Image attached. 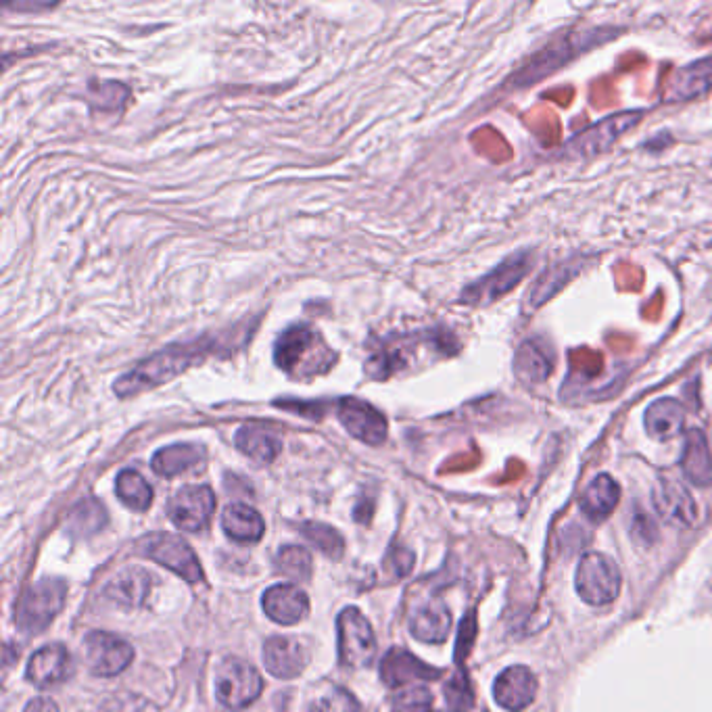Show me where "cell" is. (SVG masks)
Returning a JSON list of instances; mask_svg holds the SVG:
<instances>
[{"instance_id": "cell-38", "label": "cell", "mask_w": 712, "mask_h": 712, "mask_svg": "<svg viewBox=\"0 0 712 712\" xmlns=\"http://www.w3.org/2000/svg\"><path fill=\"white\" fill-rule=\"evenodd\" d=\"M353 708V700L345 692H332L316 700L307 712H351Z\"/></svg>"}, {"instance_id": "cell-10", "label": "cell", "mask_w": 712, "mask_h": 712, "mask_svg": "<svg viewBox=\"0 0 712 712\" xmlns=\"http://www.w3.org/2000/svg\"><path fill=\"white\" fill-rule=\"evenodd\" d=\"M213 510H216V495L207 485H186L174 493L168 504V514L174 525L182 531H201Z\"/></svg>"}, {"instance_id": "cell-26", "label": "cell", "mask_w": 712, "mask_h": 712, "mask_svg": "<svg viewBox=\"0 0 712 712\" xmlns=\"http://www.w3.org/2000/svg\"><path fill=\"white\" fill-rule=\"evenodd\" d=\"M203 456H205L203 447L195 443H176L159 449L151 460V468L159 474V477L174 479L178 474L199 466Z\"/></svg>"}, {"instance_id": "cell-2", "label": "cell", "mask_w": 712, "mask_h": 712, "mask_svg": "<svg viewBox=\"0 0 712 712\" xmlns=\"http://www.w3.org/2000/svg\"><path fill=\"white\" fill-rule=\"evenodd\" d=\"M274 362L293 378H314L326 374L337 362L318 330L307 324H295L278 337L274 345Z\"/></svg>"}, {"instance_id": "cell-30", "label": "cell", "mask_w": 712, "mask_h": 712, "mask_svg": "<svg viewBox=\"0 0 712 712\" xmlns=\"http://www.w3.org/2000/svg\"><path fill=\"white\" fill-rule=\"evenodd\" d=\"M712 88V57L681 69L671 86V97L692 99Z\"/></svg>"}, {"instance_id": "cell-5", "label": "cell", "mask_w": 712, "mask_h": 712, "mask_svg": "<svg viewBox=\"0 0 712 712\" xmlns=\"http://www.w3.org/2000/svg\"><path fill=\"white\" fill-rule=\"evenodd\" d=\"M261 690H264V681H261L253 664L234 656L220 662L216 673V694L222 706L230 710L247 708L259 698Z\"/></svg>"}, {"instance_id": "cell-15", "label": "cell", "mask_w": 712, "mask_h": 712, "mask_svg": "<svg viewBox=\"0 0 712 712\" xmlns=\"http://www.w3.org/2000/svg\"><path fill=\"white\" fill-rule=\"evenodd\" d=\"M71 669H74V664H71V656L67 648L61 644H51L32 654L26 669V677L32 685L40 687V690H49V687L67 681Z\"/></svg>"}, {"instance_id": "cell-9", "label": "cell", "mask_w": 712, "mask_h": 712, "mask_svg": "<svg viewBox=\"0 0 712 712\" xmlns=\"http://www.w3.org/2000/svg\"><path fill=\"white\" fill-rule=\"evenodd\" d=\"M639 120H642V111H625L606 117L600 124L591 126L589 130L577 134L573 140L566 142L564 155L566 157H591L608 151L621 134L631 130Z\"/></svg>"}, {"instance_id": "cell-23", "label": "cell", "mask_w": 712, "mask_h": 712, "mask_svg": "<svg viewBox=\"0 0 712 712\" xmlns=\"http://www.w3.org/2000/svg\"><path fill=\"white\" fill-rule=\"evenodd\" d=\"M234 445L259 464H272L282 449V441L272 431H268L266 426L259 424L241 426L234 435Z\"/></svg>"}, {"instance_id": "cell-1", "label": "cell", "mask_w": 712, "mask_h": 712, "mask_svg": "<svg viewBox=\"0 0 712 712\" xmlns=\"http://www.w3.org/2000/svg\"><path fill=\"white\" fill-rule=\"evenodd\" d=\"M216 347L209 345L205 339L193 341V343H176L165 347L153 355H149L147 360H142L136 364L128 374L120 376L113 385L115 395L120 397H132L140 395L149 389L161 387L165 383H170L172 378L180 376L184 370L191 368L195 362L203 360L209 351Z\"/></svg>"}, {"instance_id": "cell-40", "label": "cell", "mask_w": 712, "mask_h": 712, "mask_svg": "<svg viewBox=\"0 0 712 712\" xmlns=\"http://www.w3.org/2000/svg\"><path fill=\"white\" fill-rule=\"evenodd\" d=\"M23 712H59V708H57V704H55L51 698L40 696V698L30 700L28 706H26V710H23Z\"/></svg>"}, {"instance_id": "cell-6", "label": "cell", "mask_w": 712, "mask_h": 712, "mask_svg": "<svg viewBox=\"0 0 712 712\" xmlns=\"http://www.w3.org/2000/svg\"><path fill=\"white\" fill-rule=\"evenodd\" d=\"M138 552L155 560L157 564L170 568L172 573L188 583L203 579V568L197 560L191 545L172 533H151L138 541Z\"/></svg>"}, {"instance_id": "cell-36", "label": "cell", "mask_w": 712, "mask_h": 712, "mask_svg": "<svg viewBox=\"0 0 712 712\" xmlns=\"http://www.w3.org/2000/svg\"><path fill=\"white\" fill-rule=\"evenodd\" d=\"M631 537L637 545H646V548H650V545L658 539L656 522L648 514H635L631 520Z\"/></svg>"}, {"instance_id": "cell-22", "label": "cell", "mask_w": 712, "mask_h": 712, "mask_svg": "<svg viewBox=\"0 0 712 712\" xmlns=\"http://www.w3.org/2000/svg\"><path fill=\"white\" fill-rule=\"evenodd\" d=\"M644 424L650 437L658 441H671L683 431L685 408L677 399L671 397L658 399L646 410Z\"/></svg>"}, {"instance_id": "cell-7", "label": "cell", "mask_w": 712, "mask_h": 712, "mask_svg": "<svg viewBox=\"0 0 712 712\" xmlns=\"http://www.w3.org/2000/svg\"><path fill=\"white\" fill-rule=\"evenodd\" d=\"M339 660L343 667L362 669L376 656V637L366 616L358 608H345L339 619Z\"/></svg>"}, {"instance_id": "cell-4", "label": "cell", "mask_w": 712, "mask_h": 712, "mask_svg": "<svg viewBox=\"0 0 712 712\" xmlns=\"http://www.w3.org/2000/svg\"><path fill=\"white\" fill-rule=\"evenodd\" d=\"M575 587L583 602L591 606H606L614 602L621 591L619 566L600 552H589L577 566Z\"/></svg>"}, {"instance_id": "cell-17", "label": "cell", "mask_w": 712, "mask_h": 712, "mask_svg": "<svg viewBox=\"0 0 712 712\" xmlns=\"http://www.w3.org/2000/svg\"><path fill=\"white\" fill-rule=\"evenodd\" d=\"M537 694V679L527 667H510L500 673L493 685L495 702L506 710L527 708Z\"/></svg>"}, {"instance_id": "cell-11", "label": "cell", "mask_w": 712, "mask_h": 712, "mask_svg": "<svg viewBox=\"0 0 712 712\" xmlns=\"http://www.w3.org/2000/svg\"><path fill=\"white\" fill-rule=\"evenodd\" d=\"M529 268H531V257L527 253H518L506 259L502 266H497L491 274H487L479 282H474L472 287H468L462 293V301L470 305L491 303L497 297L506 295L510 289H514L516 284L525 278Z\"/></svg>"}, {"instance_id": "cell-35", "label": "cell", "mask_w": 712, "mask_h": 712, "mask_svg": "<svg viewBox=\"0 0 712 712\" xmlns=\"http://www.w3.org/2000/svg\"><path fill=\"white\" fill-rule=\"evenodd\" d=\"M445 698L454 712H466L474 704V696L466 675H456L445 685Z\"/></svg>"}, {"instance_id": "cell-39", "label": "cell", "mask_w": 712, "mask_h": 712, "mask_svg": "<svg viewBox=\"0 0 712 712\" xmlns=\"http://www.w3.org/2000/svg\"><path fill=\"white\" fill-rule=\"evenodd\" d=\"M474 635H477V619H474V612H470V614H466V619L462 621L460 635H458V646H456L458 662H462L464 656L470 652V646L474 642Z\"/></svg>"}, {"instance_id": "cell-13", "label": "cell", "mask_w": 712, "mask_h": 712, "mask_svg": "<svg viewBox=\"0 0 712 712\" xmlns=\"http://www.w3.org/2000/svg\"><path fill=\"white\" fill-rule=\"evenodd\" d=\"M654 510L662 520L690 529L698 522V504L681 483L662 479L652 493Z\"/></svg>"}, {"instance_id": "cell-24", "label": "cell", "mask_w": 712, "mask_h": 712, "mask_svg": "<svg viewBox=\"0 0 712 712\" xmlns=\"http://www.w3.org/2000/svg\"><path fill=\"white\" fill-rule=\"evenodd\" d=\"M619 500H621L619 483H616L610 474H600V477L593 479L589 487L583 491L579 506L587 518L604 520L606 516L612 514Z\"/></svg>"}, {"instance_id": "cell-34", "label": "cell", "mask_w": 712, "mask_h": 712, "mask_svg": "<svg viewBox=\"0 0 712 712\" xmlns=\"http://www.w3.org/2000/svg\"><path fill=\"white\" fill-rule=\"evenodd\" d=\"M393 712H433V696L426 687H406L393 698Z\"/></svg>"}, {"instance_id": "cell-37", "label": "cell", "mask_w": 712, "mask_h": 712, "mask_svg": "<svg viewBox=\"0 0 712 712\" xmlns=\"http://www.w3.org/2000/svg\"><path fill=\"white\" fill-rule=\"evenodd\" d=\"M387 568H389L393 577L410 575L412 568H414V554L408 548H401V545H395V548H391V552L387 554Z\"/></svg>"}, {"instance_id": "cell-12", "label": "cell", "mask_w": 712, "mask_h": 712, "mask_svg": "<svg viewBox=\"0 0 712 712\" xmlns=\"http://www.w3.org/2000/svg\"><path fill=\"white\" fill-rule=\"evenodd\" d=\"M337 414L341 424L345 426V431L366 445H381L387 439L389 426L387 418L378 412L372 403L355 399V397H345L339 401Z\"/></svg>"}, {"instance_id": "cell-3", "label": "cell", "mask_w": 712, "mask_h": 712, "mask_svg": "<svg viewBox=\"0 0 712 712\" xmlns=\"http://www.w3.org/2000/svg\"><path fill=\"white\" fill-rule=\"evenodd\" d=\"M67 585L61 579H42L21 593L15 608V623L26 635L42 633L61 612Z\"/></svg>"}, {"instance_id": "cell-21", "label": "cell", "mask_w": 712, "mask_h": 712, "mask_svg": "<svg viewBox=\"0 0 712 712\" xmlns=\"http://www.w3.org/2000/svg\"><path fill=\"white\" fill-rule=\"evenodd\" d=\"M681 468L685 479L696 487L712 485V456L708 439L700 429H692L685 437Z\"/></svg>"}, {"instance_id": "cell-29", "label": "cell", "mask_w": 712, "mask_h": 712, "mask_svg": "<svg viewBox=\"0 0 712 712\" xmlns=\"http://www.w3.org/2000/svg\"><path fill=\"white\" fill-rule=\"evenodd\" d=\"M516 372L525 383H541L552 374V358L537 341H527L516 353Z\"/></svg>"}, {"instance_id": "cell-14", "label": "cell", "mask_w": 712, "mask_h": 712, "mask_svg": "<svg viewBox=\"0 0 712 712\" xmlns=\"http://www.w3.org/2000/svg\"><path fill=\"white\" fill-rule=\"evenodd\" d=\"M310 660V652L295 637H270L264 646V664L278 679L299 677Z\"/></svg>"}, {"instance_id": "cell-18", "label": "cell", "mask_w": 712, "mask_h": 712, "mask_svg": "<svg viewBox=\"0 0 712 712\" xmlns=\"http://www.w3.org/2000/svg\"><path fill=\"white\" fill-rule=\"evenodd\" d=\"M381 677L385 685L399 687V685H408L412 681H435L441 677V671L424 664L408 650L393 648L387 652V656L381 662Z\"/></svg>"}, {"instance_id": "cell-31", "label": "cell", "mask_w": 712, "mask_h": 712, "mask_svg": "<svg viewBox=\"0 0 712 712\" xmlns=\"http://www.w3.org/2000/svg\"><path fill=\"white\" fill-rule=\"evenodd\" d=\"M115 491L117 497L136 512H145L153 504V489L136 470H122L117 474Z\"/></svg>"}, {"instance_id": "cell-8", "label": "cell", "mask_w": 712, "mask_h": 712, "mask_svg": "<svg viewBox=\"0 0 712 712\" xmlns=\"http://www.w3.org/2000/svg\"><path fill=\"white\" fill-rule=\"evenodd\" d=\"M84 654L92 675L115 677L130 667L134 648L122 637L105 631H92L84 639Z\"/></svg>"}, {"instance_id": "cell-20", "label": "cell", "mask_w": 712, "mask_h": 712, "mask_svg": "<svg viewBox=\"0 0 712 712\" xmlns=\"http://www.w3.org/2000/svg\"><path fill=\"white\" fill-rule=\"evenodd\" d=\"M583 38V34H581ZM579 38V40H581ZM573 42V36H562L560 40H556L554 44H550L548 49H545L543 53L535 55L529 65L520 71L518 74V84L522 86H529L533 84L535 80L539 78H545L548 74H552L554 69H558L560 65H564L568 59H571L579 49H583V46L587 44H581V42Z\"/></svg>"}, {"instance_id": "cell-28", "label": "cell", "mask_w": 712, "mask_h": 712, "mask_svg": "<svg viewBox=\"0 0 712 712\" xmlns=\"http://www.w3.org/2000/svg\"><path fill=\"white\" fill-rule=\"evenodd\" d=\"M105 525L107 510L99 500H94V497H86V500L78 502L67 514V531L80 539L99 533Z\"/></svg>"}, {"instance_id": "cell-16", "label": "cell", "mask_w": 712, "mask_h": 712, "mask_svg": "<svg viewBox=\"0 0 712 712\" xmlns=\"http://www.w3.org/2000/svg\"><path fill=\"white\" fill-rule=\"evenodd\" d=\"M264 604L266 614L278 625H297L301 623L307 612H310V600H307L305 593L291 585V583H280L272 585L264 593Z\"/></svg>"}, {"instance_id": "cell-32", "label": "cell", "mask_w": 712, "mask_h": 712, "mask_svg": "<svg viewBox=\"0 0 712 712\" xmlns=\"http://www.w3.org/2000/svg\"><path fill=\"white\" fill-rule=\"evenodd\" d=\"M276 571L287 579L299 583L312 577L314 562L310 552L301 548V545H287V548H282L276 556Z\"/></svg>"}, {"instance_id": "cell-41", "label": "cell", "mask_w": 712, "mask_h": 712, "mask_svg": "<svg viewBox=\"0 0 712 712\" xmlns=\"http://www.w3.org/2000/svg\"><path fill=\"white\" fill-rule=\"evenodd\" d=\"M372 518V504L370 502H362L355 508V520L358 522H370Z\"/></svg>"}, {"instance_id": "cell-27", "label": "cell", "mask_w": 712, "mask_h": 712, "mask_svg": "<svg viewBox=\"0 0 712 712\" xmlns=\"http://www.w3.org/2000/svg\"><path fill=\"white\" fill-rule=\"evenodd\" d=\"M222 527L226 535L239 543H255L264 537L266 525L257 510L245 504H230L222 514Z\"/></svg>"}, {"instance_id": "cell-25", "label": "cell", "mask_w": 712, "mask_h": 712, "mask_svg": "<svg viewBox=\"0 0 712 712\" xmlns=\"http://www.w3.org/2000/svg\"><path fill=\"white\" fill-rule=\"evenodd\" d=\"M151 577L153 575L140 566L126 568V571H122L107 585L105 593L113 602L122 606H130V608L140 606L147 600L151 591V583H153Z\"/></svg>"}, {"instance_id": "cell-19", "label": "cell", "mask_w": 712, "mask_h": 712, "mask_svg": "<svg viewBox=\"0 0 712 712\" xmlns=\"http://www.w3.org/2000/svg\"><path fill=\"white\" fill-rule=\"evenodd\" d=\"M410 631L426 644H443L452 631V614L439 600H431L412 612Z\"/></svg>"}, {"instance_id": "cell-33", "label": "cell", "mask_w": 712, "mask_h": 712, "mask_svg": "<svg viewBox=\"0 0 712 712\" xmlns=\"http://www.w3.org/2000/svg\"><path fill=\"white\" fill-rule=\"evenodd\" d=\"M301 535L310 541L314 548H318L322 554H326L332 560H339L345 552V541L337 529H332L330 525H322V522H303L299 527Z\"/></svg>"}]
</instances>
